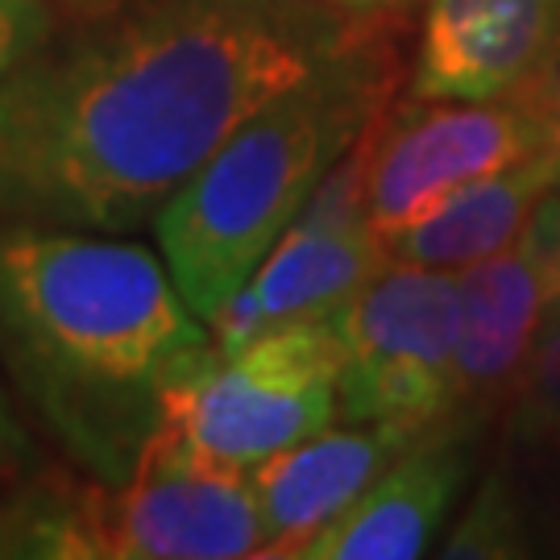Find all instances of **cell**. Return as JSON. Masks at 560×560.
<instances>
[{"instance_id": "21", "label": "cell", "mask_w": 560, "mask_h": 560, "mask_svg": "<svg viewBox=\"0 0 560 560\" xmlns=\"http://www.w3.org/2000/svg\"><path fill=\"white\" fill-rule=\"evenodd\" d=\"M324 4H340V9H382V4H402V0H324Z\"/></svg>"}, {"instance_id": "14", "label": "cell", "mask_w": 560, "mask_h": 560, "mask_svg": "<svg viewBox=\"0 0 560 560\" xmlns=\"http://www.w3.org/2000/svg\"><path fill=\"white\" fill-rule=\"evenodd\" d=\"M502 478L515 499H560V303H548L502 416Z\"/></svg>"}, {"instance_id": "9", "label": "cell", "mask_w": 560, "mask_h": 560, "mask_svg": "<svg viewBox=\"0 0 560 560\" xmlns=\"http://www.w3.org/2000/svg\"><path fill=\"white\" fill-rule=\"evenodd\" d=\"M560 55V0H428L407 71L423 101L523 92Z\"/></svg>"}, {"instance_id": "10", "label": "cell", "mask_w": 560, "mask_h": 560, "mask_svg": "<svg viewBox=\"0 0 560 560\" xmlns=\"http://www.w3.org/2000/svg\"><path fill=\"white\" fill-rule=\"evenodd\" d=\"M457 291L460 316L444 423L481 436L511 407L523 361L548 312V291L527 237L457 270Z\"/></svg>"}, {"instance_id": "7", "label": "cell", "mask_w": 560, "mask_h": 560, "mask_svg": "<svg viewBox=\"0 0 560 560\" xmlns=\"http://www.w3.org/2000/svg\"><path fill=\"white\" fill-rule=\"evenodd\" d=\"M544 150V125L523 92L494 101H423L399 92L370 125L365 208L378 233L420 217L465 183Z\"/></svg>"}, {"instance_id": "15", "label": "cell", "mask_w": 560, "mask_h": 560, "mask_svg": "<svg viewBox=\"0 0 560 560\" xmlns=\"http://www.w3.org/2000/svg\"><path fill=\"white\" fill-rule=\"evenodd\" d=\"M523 544H532L523 506L515 499V490L506 486V478L494 469L481 481V490L474 494L457 532L448 536L444 557H523L527 552Z\"/></svg>"}, {"instance_id": "1", "label": "cell", "mask_w": 560, "mask_h": 560, "mask_svg": "<svg viewBox=\"0 0 560 560\" xmlns=\"http://www.w3.org/2000/svg\"><path fill=\"white\" fill-rule=\"evenodd\" d=\"M374 13L324 0H129L59 21L0 80V221L108 237L154 229L241 120Z\"/></svg>"}, {"instance_id": "4", "label": "cell", "mask_w": 560, "mask_h": 560, "mask_svg": "<svg viewBox=\"0 0 560 560\" xmlns=\"http://www.w3.org/2000/svg\"><path fill=\"white\" fill-rule=\"evenodd\" d=\"M340 345L328 320L279 324L217 349L175 386L166 420L203 460L254 474L340 423Z\"/></svg>"}, {"instance_id": "13", "label": "cell", "mask_w": 560, "mask_h": 560, "mask_svg": "<svg viewBox=\"0 0 560 560\" xmlns=\"http://www.w3.org/2000/svg\"><path fill=\"white\" fill-rule=\"evenodd\" d=\"M557 187L560 179L544 150L486 179L465 183L432 208H423L420 217L382 233L386 261L428 266V270H465L481 258H494L527 233L536 208Z\"/></svg>"}, {"instance_id": "5", "label": "cell", "mask_w": 560, "mask_h": 560, "mask_svg": "<svg viewBox=\"0 0 560 560\" xmlns=\"http://www.w3.org/2000/svg\"><path fill=\"white\" fill-rule=\"evenodd\" d=\"M75 560H237L261 557L249 474H233L159 428L125 481H71Z\"/></svg>"}, {"instance_id": "3", "label": "cell", "mask_w": 560, "mask_h": 560, "mask_svg": "<svg viewBox=\"0 0 560 560\" xmlns=\"http://www.w3.org/2000/svg\"><path fill=\"white\" fill-rule=\"evenodd\" d=\"M402 4H386L303 80L241 120L154 221L159 254L203 324L254 275L361 133L407 88Z\"/></svg>"}, {"instance_id": "12", "label": "cell", "mask_w": 560, "mask_h": 560, "mask_svg": "<svg viewBox=\"0 0 560 560\" xmlns=\"http://www.w3.org/2000/svg\"><path fill=\"white\" fill-rule=\"evenodd\" d=\"M420 436L428 432L407 428V423L340 420L279 457L261 460L249 474L261 515V536H266L261 560L303 557L312 536H320L324 527Z\"/></svg>"}, {"instance_id": "6", "label": "cell", "mask_w": 560, "mask_h": 560, "mask_svg": "<svg viewBox=\"0 0 560 560\" xmlns=\"http://www.w3.org/2000/svg\"><path fill=\"white\" fill-rule=\"evenodd\" d=\"M457 316V270L386 261L328 316L340 345V420L448 428Z\"/></svg>"}, {"instance_id": "11", "label": "cell", "mask_w": 560, "mask_h": 560, "mask_svg": "<svg viewBox=\"0 0 560 560\" xmlns=\"http://www.w3.org/2000/svg\"><path fill=\"white\" fill-rule=\"evenodd\" d=\"M478 436L436 428L395 457L300 560H416L436 544L474 474Z\"/></svg>"}, {"instance_id": "20", "label": "cell", "mask_w": 560, "mask_h": 560, "mask_svg": "<svg viewBox=\"0 0 560 560\" xmlns=\"http://www.w3.org/2000/svg\"><path fill=\"white\" fill-rule=\"evenodd\" d=\"M59 21H80V18H96V13H108L117 4H129V0H46Z\"/></svg>"}, {"instance_id": "17", "label": "cell", "mask_w": 560, "mask_h": 560, "mask_svg": "<svg viewBox=\"0 0 560 560\" xmlns=\"http://www.w3.org/2000/svg\"><path fill=\"white\" fill-rule=\"evenodd\" d=\"M42 469H46V453L38 448V436L21 420L9 386L0 382V494L18 490L21 481L38 478Z\"/></svg>"}, {"instance_id": "18", "label": "cell", "mask_w": 560, "mask_h": 560, "mask_svg": "<svg viewBox=\"0 0 560 560\" xmlns=\"http://www.w3.org/2000/svg\"><path fill=\"white\" fill-rule=\"evenodd\" d=\"M523 237H527L532 254H536L548 303H560V187L548 191V200L536 208V217H532Z\"/></svg>"}, {"instance_id": "8", "label": "cell", "mask_w": 560, "mask_h": 560, "mask_svg": "<svg viewBox=\"0 0 560 560\" xmlns=\"http://www.w3.org/2000/svg\"><path fill=\"white\" fill-rule=\"evenodd\" d=\"M365 150L370 129L332 166V175L275 241V249L254 266V275L208 320L217 349L241 345L279 324L328 320L386 266V245L365 208Z\"/></svg>"}, {"instance_id": "16", "label": "cell", "mask_w": 560, "mask_h": 560, "mask_svg": "<svg viewBox=\"0 0 560 560\" xmlns=\"http://www.w3.org/2000/svg\"><path fill=\"white\" fill-rule=\"evenodd\" d=\"M59 30V13L46 0H0V80L25 62Z\"/></svg>"}, {"instance_id": "19", "label": "cell", "mask_w": 560, "mask_h": 560, "mask_svg": "<svg viewBox=\"0 0 560 560\" xmlns=\"http://www.w3.org/2000/svg\"><path fill=\"white\" fill-rule=\"evenodd\" d=\"M527 96H532L536 113H540L544 154H548V162H552V171H557V179H560V55L540 80L527 83Z\"/></svg>"}, {"instance_id": "22", "label": "cell", "mask_w": 560, "mask_h": 560, "mask_svg": "<svg viewBox=\"0 0 560 560\" xmlns=\"http://www.w3.org/2000/svg\"><path fill=\"white\" fill-rule=\"evenodd\" d=\"M402 4H407V0H402Z\"/></svg>"}, {"instance_id": "2", "label": "cell", "mask_w": 560, "mask_h": 560, "mask_svg": "<svg viewBox=\"0 0 560 560\" xmlns=\"http://www.w3.org/2000/svg\"><path fill=\"white\" fill-rule=\"evenodd\" d=\"M212 353L162 254L108 233L0 221V374L75 474L125 481Z\"/></svg>"}]
</instances>
